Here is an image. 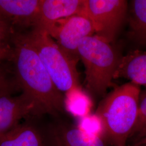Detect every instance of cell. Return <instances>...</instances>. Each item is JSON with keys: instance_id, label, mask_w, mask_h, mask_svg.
<instances>
[{"instance_id": "8", "label": "cell", "mask_w": 146, "mask_h": 146, "mask_svg": "<svg viewBox=\"0 0 146 146\" xmlns=\"http://www.w3.org/2000/svg\"><path fill=\"white\" fill-rule=\"evenodd\" d=\"M12 89H0V136L14 128L22 119L33 117L31 101L23 93L12 96Z\"/></svg>"}, {"instance_id": "12", "label": "cell", "mask_w": 146, "mask_h": 146, "mask_svg": "<svg viewBox=\"0 0 146 146\" xmlns=\"http://www.w3.org/2000/svg\"><path fill=\"white\" fill-rule=\"evenodd\" d=\"M125 78L146 87V51L134 50L122 56L114 79Z\"/></svg>"}, {"instance_id": "14", "label": "cell", "mask_w": 146, "mask_h": 146, "mask_svg": "<svg viewBox=\"0 0 146 146\" xmlns=\"http://www.w3.org/2000/svg\"><path fill=\"white\" fill-rule=\"evenodd\" d=\"M64 103L66 110L80 118L88 115L92 107L90 100L80 87L66 93Z\"/></svg>"}, {"instance_id": "9", "label": "cell", "mask_w": 146, "mask_h": 146, "mask_svg": "<svg viewBox=\"0 0 146 146\" xmlns=\"http://www.w3.org/2000/svg\"><path fill=\"white\" fill-rule=\"evenodd\" d=\"M41 0H0V17L15 33L33 28L36 22Z\"/></svg>"}, {"instance_id": "16", "label": "cell", "mask_w": 146, "mask_h": 146, "mask_svg": "<svg viewBox=\"0 0 146 146\" xmlns=\"http://www.w3.org/2000/svg\"><path fill=\"white\" fill-rule=\"evenodd\" d=\"M78 128L89 135L104 138V127L99 117L95 114H88L80 118Z\"/></svg>"}, {"instance_id": "1", "label": "cell", "mask_w": 146, "mask_h": 146, "mask_svg": "<svg viewBox=\"0 0 146 146\" xmlns=\"http://www.w3.org/2000/svg\"><path fill=\"white\" fill-rule=\"evenodd\" d=\"M11 42L17 84L31 101L33 117L40 119L43 115L57 117L63 113L64 97L53 83L26 33H15Z\"/></svg>"}, {"instance_id": "11", "label": "cell", "mask_w": 146, "mask_h": 146, "mask_svg": "<svg viewBox=\"0 0 146 146\" xmlns=\"http://www.w3.org/2000/svg\"><path fill=\"white\" fill-rule=\"evenodd\" d=\"M37 119L29 117L14 128L0 136V146H48L44 127Z\"/></svg>"}, {"instance_id": "15", "label": "cell", "mask_w": 146, "mask_h": 146, "mask_svg": "<svg viewBox=\"0 0 146 146\" xmlns=\"http://www.w3.org/2000/svg\"><path fill=\"white\" fill-rule=\"evenodd\" d=\"M131 137L137 140V145L146 137V89L140 93L138 117Z\"/></svg>"}, {"instance_id": "7", "label": "cell", "mask_w": 146, "mask_h": 146, "mask_svg": "<svg viewBox=\"0 0 146 146\" xmlns=\"http://www.w3.org/2000/svg\"><path fill=\"white\" fill-rule=\"evenodd\" d=\"M48 146H108L104 138L90 135L62 121L44 127Z\"/></svg>"}, {"instance_id": "17", "label": "cell", "mask_w": 146, "mask_h": 146, "mask_svg": "<svg viewBox=\"0 0 146 146\" xmlns=\"http://www.w3.org/2000/svg\"><path fill=\"white\" fill-rule=\"evenodd\" d=\"M15 31L11 25L0 17V47L8 46Z\"/></svg>"}, {"instance_id": "6", "label": "cell", "mask_w": 146, "mask_h": 146, "mask_svg": "<svg viewBox=\"0 0 146 146\" xmlns=\"http://www.w3.org/2000/svg\"><path fill=\"white\" fill-rule=\"evenodd\" d=\"M94 33L92 21L82 12L58 22L49 35L68 56L78 61L79 43Z\"/></svg>"}, {"instance_id": "2", "label": "cell", "mask_w": 146, "mask_h": 146, "mask_svg": "<svg viewBox=\"0 0 146 146\" xmlns=\"http://www.w3.org/2000/svg\"><path fill=\"white\" fill-rule=\"evenodd\" d=\"M140 86L131 82L116 87L100 102L96 114L106 138L114 146H126L139 114Z\"/></svg>"}, {"instance_id": "3", "label": "cell", "mask_w": 146, "mask_h": 146, "mask_svg": "<svg viewBox=\"0 0 146 146\" xmlns=\"http://www.w3.org/2000/svg\"><path fill=\"white\" fill-rule=\"evenodd\" d=\"M78 55L85 68L86 88L92 94L103 96L112 85L122 57L110 43L96 35L81 41Z\"/></svg>"}, {"instance_id": "13", "label": "cell", "mask_w": 146, "mask_h": 146, "mask_svg": "<svg viewBox=\"0 0 146 146\" xmlns=\"http://www.w3.org/2000/svg\"><path fill=\"white\" fill-rule=\"evenodd\" d=\"M129 21L131 38L137 43L146 46V0L131 1Z\"/></svg>"}, {"instance_id": "20", "label": "cell", "mask_w": 146, "mask_h": 146, "mask_svg": "<svg viewBox=\"0 0 146 146\" xmlns=\"http://www.w3.org/2000/svg\"><path fill=\"white\" fill-rule=\"evenodd\" d=\"M142 145H143V146H146V137L143 140L141 141L140 143L137 144L136 146H142Z\"/></svg>"}, {"instance_id": "4", "label": "cell", "mask_w": 146, "mask_h": 146, "mask_svg": "<svg viewBox=\"0 0 146 146\" xmlns=\"http://www.w3.org/2000/svg\"><path fill=\"white\" fill-rule=\"evenodd\" d=\"M26 34L60 92L66 93L80 87L79 75L76 69L78 61L68 56L47 31L34 27Z\"/></svg>"}, {"instance_id": "19", "label": "cell", "mask_w": 146, "mask_h": 146, "mask_svg": "<svg viewBox=\"0 0 146 146\" xmlns=\"http://www.w3.org/2000/svg\"><path fill=\"white\" fill-rule=\"evenodd\" d=\"M13 88L11 83L0 73V89Z\"/></svg>"}, {"instance_id": "10", "label": "cell", "mask_w": 146, "mask_h": 146, "mask_svg": "<svg viewBox=\"0 0 146 146\" xmlns=\"http://www.w3.org/2000/svg\"><path fill=\"white\" fill-rule=\"evenodd\" d=\"M84 1L41 0L34 27L44 30L49 34L58 21L81 13L84 8Z\"/></svg>"}, {"instance_id": "18", "label": "cell", "mask_w": 146, "mask_h": 146, "mask_svg": "<svg viewBox=\"0 0 146 146\" xmlns=\"http://www.w3.org/2000/svg\"><path fill=\"white\" fill-rule=\"evenodd\" d=\"M12 55L13 49L10 46L0 47V62L5 60H11Z\"/></svg>"}, {"instance_id": "21", "label": "cell", "mask_w": 146, "mask_h": 146, "mask_svg": "<svg viewBox=\"0 0 146 146\" xmlns=\"http://www.w3.org/2000/svg\"></svg>"}, {"instance_id": "5", "label": "cell", "mask_w": 146, "mask_h": 146, "mask_svg": "<svg viewBox=\"0 0 146 146\" xmlns=\"http://www.w3.org/2000/svg\"><path fill=\"white\" fill-rule=\"evenodd\" d=\"M125 0H84L82 13L92 21L96 35L111 43L125 19Z\"/></svg>"}]
</instances>
